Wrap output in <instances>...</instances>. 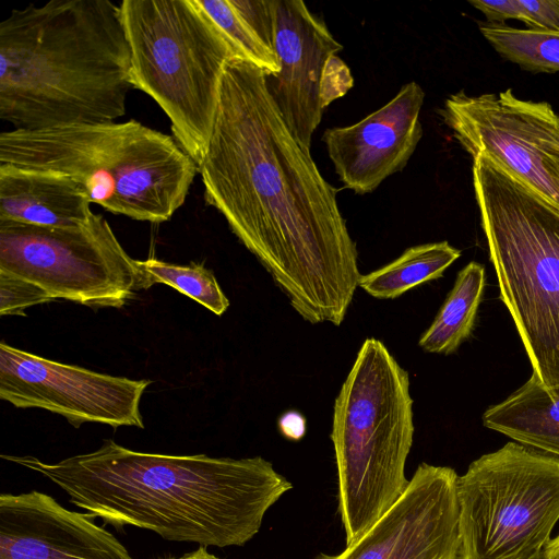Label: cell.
<instances>
[{
    "mask_svg": "<svg viewBox=\"0 0 559 559\" xmlns=\"http://www.w3.org/2000/svg\"><path fill=\"white\" fill-rule=\"evenodd\" d=\"M267 74L241 59L224 70L199 173L206 204L260 261L306 321L338 326L361 276L336 189L288 130Z\"/></svg>",
    "mask_w": 559,
    "mask_h": 559,
    "instance_id": "cell-1",
    "label": "cell"
},
{
    "mask_svg": "<svg viewBox=\"0 0 559 559\" xmlns=\"http://www.w3.org/2000/svg\"><path fill=\"white\" fill-rule=\"evenodd\" d=\"M1 459L45 476L72 504L105 523L204 547L245 545L267 510L293 488L261 456L146 453L110 439L56 463L32 455Z\"/></svg>",
    "mask_w": 559,
    "mask_h": 559,
    "instance_id": "cell-2",
    "label": "cell"
},
{
    "mask_svg": "<svg viewBox=\"0 0 559 559\" xmlns=\"http://www.w3.org/2000/svg\"><path fill=\"white\" fill-rule=\"evenodd\" d=\"M120 5L51 0L0 23V118L14 129L114 122L133 87Z\"/></svg>",
    "mask_w": 559,
    "mask_h": 559,
    "instance_id": "cell-3",
    "label": "cell"
},
{
    "mask_svg": "<svg viewBox=\"0 0 559 559\" xmlns=\"http://www.w3.org/2000/svg\"><path fill=\"white\" fill-rule=\"evenodd\" d=\"M0 164L66 175L107 212L150 223L171 218L199 173L174 136L134 119L2 131Z\"/></svg>",
    "mask_w": 559,
    "mask_h": 559,
    "instance_id": "cell-4",
    "label": "cell"
},
{
    "mask_svg": "<svg viewBox=\"0 0 559 559\" xmlns=\"http://www.w3.org/2000/svg\"><path fill=\"white\" fill-rule=\"evenodd\" d=\"M408 372L368 337L334 402L331 440L338 514L346 545L365 534L404 493L414 439Z\"/></svg>",
    "mask_w": 559,
    "mask_h": 559,
    "instance_id": "cell-5",
    "label": "cell"
},
{
    "mask_svg": "<svg viewBox=\"0 0 559 559\" xmlns=\"http://www.w3.org/2000/svg\"><path fill=\"white\" fill-rule=\"evenodd\" d=\"M472 173L500 298L533 372L559 386V213L483 155Z\"/></svg>",
    "mask_w": 559,
    "mask_h": 559,
    "instance_id": "cell-6",
    "label": "cell"
},
{
    "mask_svg": "<svg viewBox=\"0 0 559 559\" xmlns=\"http://www.w3.org/2000/svg\"><path fill=\"white\" fill-rule=\"evenodd\" d=\"M120 12L132 86L163 109L174 139L199 167L235 49L198 0H123Z\"/></svg>",
    "mask_w": 559,
    "mask_h": 559,
    "instance_id": "cell-7",
    "label": "cell"
},
{
    "mask_svg": "<svg viewBox=\"0 0 559 559\" xmlns=\"http://www.w3.org/2000/svg\"><path fill=\"white\" fill-rule=\"evenodd\" d=\"M461 559H534L559 520V457L518 442L457 478Z\"/></svg>",
    "mask_w": 559,
    "mask_h": 559,
    "instance_id": "cell-8",
    "label": "cell"
},
{
    "mask_svg": "<svg viewBox=\"0 0 559 559\" xmlns=\"http://www.w3.org/2000/svg\"><path fill=\"white\" fill-rule=\"evenodd\" d=\"M0 271L39 285L55 300L94 308H120L140 289L136 260L96 213L69 228L0 221Z\"/></svg>",
    "mask_w": 559,
    "mask_h": 559,
    "instance_id": "cell-9",
    "label": "cell"
},
{
    "mask_svg": "<svg viewBox=\"0 0 559 559\" xmlns=\"http://www.w3.org/2000/svg\"><path fill=\"white\" fill-rule=\"evenodd\" d=\"M453 136L559 213V115L547 102L499 94L450 95L441 109Z\"/></svg>",
    "mask_w": 559,
    "mask_h": 559,
    "instance_id": "cell-10",
    "label": "cell"
},
{
    "mask_svg": "<svg viewBox=\"0 0 559 559\" xmlns=\"http://www.w3.org/2000/svg\"><path fill=\"white\" fill-rule=\"evenodd\" d=\"M150 384L146 379L99 373L0 344V399L19 408L59 414L74 427L99 423L144 428L140 402Z\"/></svg>",
    "mask_w": 559,
    "mask_h": 559,
    "instance_id": "cell-11",
    "label": "cell"
},
{
    "mask_svg": "<svg viewBox=\"0 0 559 559\" xmlns=\"http://www.w3.org/2000/svg\"><path fill=\"white\" fill-rule=\"evenodd\" d=\"M457 474L418 465L401 498L337 555L316 559H461Z\"/></svg>",
    "mask_w": 559,
    "mask_h": 559,
    "instance_id": "cell-12",
    "label": "cell"
},
{
    "mask_svg": "<svg viewBox=\"0 0 559 559\" xmlns=\"http://www.w3.org/2000/svg\"><path fill=\"white\" fill-rule=\"evenodd\" d=\"M273 47L280 72L266 76L269 92L288 130L308 151L321 122L330 61L343 46L301 0H272Z\"/></svg>",
    "mask_w": 559,
    "mask_h": 559,
    "instance_id": "cell-13",
    "label": "cell"
},
{
    "mask_svg": "<svg viewBox=\"0 0 559 559\" xmlns=\"http://www.w3.org/2000/svg\"><path fill=\"white\" fill-rule=\"evenodd\" d=\"M424 99L421 86L411 81L360 121L323 132L322 141L345 188L371 193L405 168L424 134L419 120Z\"/></svg>",
    "mask_w": 559,
    "mask_h": 559,
    "instance_id": "cell-14",
    "label": "cell"
},
{
    "mask_svg": "<svg viewBox=\"0 0 559 559\" xmlns=\"http://www.w3.org/2000/svg\"><path fill=\"white\" fill-rule=\"evenodd\" d=\"M94 516L40 491L0 496V559H134Z\"/></svg>",
    "mask_w": 559,
    "mask_h": 559,
    "instance_id": "cell-15",
    "label": "cell"
},
{
    "mask_svg": "<svg viewBox=\"0 0 559 559\" xmlns=\"http://www.w3.org/2000/svg\"><path fill=\"white\" fill-rule=\"evenodd\" d=\"M91 204L82 187L66 175L0 164V221L78 227L94 214Z\"/></svg>",
    "mask_w": 559,
    "mask_h": 559,
    "instance_id": "cell-16",
    "label": "cell"
},
{
    "mask_svg": "<svg viewBox=\"0 0 559 559\" xmlns=\"http://www.w3.org/2000/svg\"><path fill=\"white\" fill-rule=\"evenodd\" d=\"M483 423L518 443L559 457V386H545L532 372L521 388L484 413Z\"/></svg>",
    "mask_w": 559,
    "mask_h": 559,
    "instance_id": "cell-17",
    "label": "cell"
},
{
    "mask_svg": "<svg viewBox=\"0 0 559 559\" xmlns=\"http://www.w3.org/2000/svg\"><path fill=\"white\" fill-rule=\"evenodd\" d=\"M199 5L226 36L238 59L269 76L280 72L273 47L272 0H198Z\"/></svg>",
    "mask_w": 559,
    "mask_h": 559,
    "instance_id": "cell-18",
    "label": "cell"
},
{
    "mask_svg": "<svg viewBox=\"0 0 559 559\" xmlns=\"http://www.w3.org/2000/svg\"><path fill=\"white\" fill-rule=\"evenodd\" d=\"M485 267L472 261L457 274L453 288L418 345L428 353L449 355L471 335L485 287Z\"/></svg>",
    "mask_w": 559,
    "mask_h": 559,
    "instance_id": "cell-19",
    "label": "cell"
},
{
    "mask_svg": "<svg viewBox=\"0 0 559 559\" xmlns=\"http://www.w3.org/2000/svg\"><path fill=\"white\" fill-rule=\"evenodd\" d=\"M460 257L461 251L448 241L413 246L392 262L361 275L358 286L374 298L394 299L441 277Z\"/></svg>",
    "mask_w": 559,
    "mask_h": 559,
    "instance_id": "cell-20",
    "label": "cell"
},
{
    "mask_svg": "<svg viewBox=\"0 0 559 559\" xmlns=\"http://www.w3.org/2000/svg\"><path fill=\"white\" fill-rule=\"evenodd\" d=\"M479 31L506 60L534 73L559 72V31L479 23Z\"/></svg>",
    "mask_w": 559,
    "mask_h": 559,
    "instance_id": "cell-21",
    "label": "cell"
},
{
    "mask_svg": "<svg viewBox=\"0 0 559 559\" xmlns=\"http://www.w3.org/2000/svg\"><path fill=\"white\" fill-rule=\"evenodd\" d=\"M140 289L166 284L203 305L217 316L229 307V300L213 273L202 264L179 265L157 259L136 260Z\"/></svg>",
    "mask_w": 559,
    "mask_h": 559,
    "instance_id": "cell-22",
    "label": "cell"
},
{
    "mask_svg": "<svg viewBox=\"0 0 559 559\" xmlns=\"http://www.w3.org/2000/svg\"><path fill=\"white\" fill-rule=\"evenodd\" d=\"M55 299L39 285L0 271V314L26 316V308L53 301Z\"/></svg>",
    "mask_w": 559,
    "mask_h": 559,
    "instance_id": "cell-23",
    "label": "cell"
},
{
    "mask_svg": "<svg viewBox=\"0 0 559 559\" xmlns=\"http://www.w3.org/2000/svg\"><path fill=\"white\" fill-rule=\"evenodd\" d=\"M519 21L531 29L559 31V0H518Z\"/></svg>",
    "mask_w": 559,
    "mask_h": 559,
    "instance_id": "cell-24",
    "label": "cell"
},
{
    "mask_svg": "<svg viewBox=\"0 0 559 559\" xmlns=\"http://www.w3.org/2000/svg\"><path fill=\"white\" fill-rule=\"evenodd\" d=\"M278 427L285 438L298 441L305 436L306 420L301 414L292 411L281 416Z\"/></svg>",
    "mask_w": 559,
    "mask_h": 559,
    "instance_id": "cell-25",
    "label": "cell"
},
{
    "mask_svg": "<svg viewBox=\"0 0 559 559\" xmlns=\"http://www.w3.org/2000/svg\"><path fill=\"white\" fill-rule=\"evenodd\" d=\"M543 559H559V535L549 539L542 550Z\"/></svg>",
    "mask_w": 559,
    "mask_h": 559,
    "instance_id": "cell-26",
    "label": "cell"
},
{
    "mask_svg": "<svg viewBox=\"0 0 559 559\" xmlns=\"http://www.w3.org/2000/svg\"><path fill=\"white\" fill-rule=\"evenodd\" d=\"M177 559H222V558L216 557L215 555L207 551L206 547L200 546L195 550L185 554L183 556H181Z\"/></svg>",
    "mask_w": 559,
    "mask_h": 559,
    "instance_id": "cell-27",
    "label": "cell"
},
{
    "mask_svg": "<svg viewBox=\"0 0 559 559\" xmlns=\"http://www.w3.org/2000/svg\"><path fill=\"white\" fill-rule=\"evenodd\" d=\"M534 559H543L542 554L538 557L534 558Z\"/></svg>",
    "mask_w": 559,
    "mask_h": 559,
    "instance_id": "cell-28",
    "label": "cell"
},
{
    "mask_svg": "<svg viewBox=\"0 0 559 559\" xmlns=\"http://www.w3.org/2000/svg\"><path fill=\"white\" fill-rule=\"evenodd\" d=\"M169 559H177V558H169Z\"/></svg>",
    "mask_w": 559,
    "mask_h": 559,
    "instance_id": "cell-29",
    "label": "cell"
}]
</instances>
